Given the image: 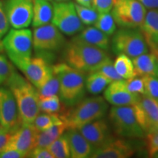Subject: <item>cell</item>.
Returning <instances> with one entry per match:
<instances>
[{"label": "cell", "instance_id": "29", "mask_svg": "<svg viewBox=\"0 0 158 158\" xmlns=\"http://www.w3.org/2000/svg\"><path fill=\"white\" fill-rule=\"evenodd\" d=\"M39 99L50 98L58 95L59 92V81L58 77L53 71V74L48 80L38 88H36Z\"/></svg>", "mask_w": 158, "mask_h": 158}, {"label": "cell", "instance_id": "16", "mask_svg": "<svg viewBox=\"0 0 158 158\" xmlns=\"http://www.w3.org/2000/svg\"><path fill=\"white\" fill-rule=\"evenodd\" d=\"M78 130L94 149L115 139L109 122L103 118L85 124Z\"/></svg>", "mask_w": 158, "mask_h": 158}, {"label": "cell", "instance_id": "52", "mask_svg": "<svg viewBox=\"0 0 158 158\" xmlns=\"http://www.w3.org/2000/svg\"><path fill=\"white\" fill-rule=\"evenodd\" d=\"M31 1H34V0H31Z\"/></svg>", "mask_w": 158, "mask_h": 158}, {"label": "cell", "instance_id": "3", "mask_svg": "<svg viewBox=\"0 0 158 158\" xmlns=\"http://www.w3.org/2000/svg\"><path fill=\"white\" fill-rule=\"evenodd\" d=\"M68 110L58 114L68 129L78 130L85 124L103 118L108 108L106 99L100 96L84 98Z\"/></svg>", "mask_w": 158, "mask_h": 158}, {"label": "cell", "instance_id": "35", "mask_svg": "<svg viewBox=\"0 0 158 158\" xmlns=\"http://www.w3.org/2000/svg\"><path fill=\"white\" fill-rule=\"evenodd\" d=\"M93 72L100 73L102 74L103 76L109 78L110 80H111L112 81H119L123 79L121 76H119V75L117 73L115 68H114V63L112 62V61L110 60V59L109 60L106 61V62L102 63L100 66H99L95 70L93 71Z\"/></svg>", "mask_w": 158, "mask_h": 158}, {"label": "cell", "instance_id": "14", "mask_svg": "<svg viewBox=\"0 0 158 158\" xmlns=\"http://www.w3.org/2000/svg\"><path fill=\"white\" fill-rule=\"evenodd\" d=\"M36 88L44 84L53 74V64L43 57L35 56L18 68Z\"/></svg>", "mask_w": 158, "mask_h": 158}, {"label": "cell", "instance_id": "39", "mask_svg": "<svg viewBox=\"0 0 158 158\" xmlns=\"http://www.w3.org/2000/svg\"><path fill=\"white\" fill-rule=\"evenodd\" d=\"M116 0H92V7L99 13H109Z\"/></svg>", "mask_w": 158, "mask_h": 158}, {"label": "cell", "instance_id": "7", "mask_svg": "<svg viewBox=\"0 0 158 158\" xmlns=\"http://www.w3.org/2000/svg\"><path fill=\"white\" fill-rule=\"evenodd\" d=\"M108 118L114 133L119 137L141 138L145 135L136 118L133 106H113L110 109Z\"/></svg>", "mask_w": 158, "mask_h": 158}, {"label": "cell", "instance_id": "34", "mask_svg": "<svg viewBox=\"0 0 158 158\" xmlns=\"http://www.w3.org/2000/svg\"><path fill=\"white\" fill-rule=\"evenodd\" d=\"M15 70V68L5 55L0 53V85L5 84Z\"/></svg>", "mask_w": 158, "mask_h": 158}, {"label": "cell", "instance_id": "4", "mask_svg": "<svg viewBox=\"0 0 158 158\" xmlns=\"http://www.w3.org/2000/svg\"><path fill=\"white\" fill-rule=\"evenodd\" d=\"M53 71L59 81V98L65 106L72 107L82 100L86 94L85 73L67 63L53 64Z\"/></svg>", "mask_w": 158, "mask_h": 158}, {"label": "cell", "instance_id": "15", "mask_svg": "<svg viewBox=\"0 0 158 158\" xmlns=\"http://www.w3.org/2000/svg\"><path fill=\"white\" fill-rule=\"evenodd\" d=\"M38 132L33 124L22 122L21 125L12 133L5 148L18 150L27 157L31 150L36 147Z\"/></svg>", "mask_w": 158, "mask_h": 158}, {"label": "cell", "instance_id": "24", "mask_svg": "<svg viewBox=\"0 0 158 158\" xmlns=\"http://www.w3.org/2000/svg\"><path fill=\"white\" fill-rule=\"evenodd\" d=\"M68 129L66 124L62 123L52 126L43 131H39L37 136L36 147L47 148L55 140L63 135Z\"/></svg>", "mask_w": 158, "mask_h": 158}, {"label": "cell", "instance_id": "13", "mask_svg": "<svg viewBox=\"0 0 158 158\" xmlns=\"http://www.w3.org/2000/svg\"><path fill=\"white\" fill-rule=\"evenodd\" d=\"M133 107L138 122L145 134L156 130L158 123V102L145 94H141Z\"/></svg>", "mask_w": 158, "mask_h": 158}, {"label": "cell", "instance_id": "1", "mask_svg": "<svg viewBox=\"0 0 158 158\" xmlns=\"http://www.w3.org/2000/svg\"><path fill=\"white\" fill-rule=\"evenodd\" d=\"M62 57L65 63L85 73L93 72L110 59L105 50L74 38L66 43Z\"/></svg>", "mask_w": 158, "mask_h": 158}, {"label": "cell", "instance_id": "28", "mask_svg": "<svg viewBox=\"0 0 158 158\" xmlns=\"http://www.w3.org/2000/svg\"><path fill=\"white\" fill-rule=\"evenodd\" d=\"M64 123L58 114H48L43 112L40 114L35 118L33 124L38 131H43L56 124Z\"/></svg>", "mask_w": 158, "mask_h": 158}, {"label": "cell", "instance_id": "36", "mask_svg": "<svg viewBox=\"0 0 158 158\" xmlns=\"http://www.w3.org/2000/svg\"><path fill=\"white\" fill-rule=\"evenodd\" d=\"M124 84L130 92L138 94H144L145 89L143 78L135 76L129 79H124Z\"/></svg>", "mask_w": 158, "mask_h": 158}, {"label": "cell", "instance_id": "19", "mask_svg": "<svg viewBox=\"0 0 158 158\" xmlns=\"http://www.w3.org/2000/svg\"><path fill=\"white\" fill-rule=\"evenodd\" d=\"M64 133L70 146L71 157H90L94 150V147L79 132L78 130L68 129Z\"/></svg>", "mask_w": 158, "mask_h": 158}, {"label": "cell", "instance_id": "12", "mask_svg": "<svg viewBox=\"0 0 158 158\" xmlns=\"http://www.w3.org/2000/svg\"><path fill=\"white\" fill-rule=\"evenodd\" d=\"M33 1L31 0H7L5 11L10 25L13 29H24L32 21Z\"/></svg>", "mask_w": 158, "mask_h": 158}, {"label": "cell", "instance_id": "27", "mask_svg": "<svg viewBox=\"0 0 158 158\" xmlns=\"http://www.w3.org/2000/svg\"><path fill=\"white\" fill-rule=\"evenodd\" d=\"M47 148L54 158L71 157L70 146L65 133L55 140Z\"/></svg>", "mask_w": 158, "mask_h": 158}, {"label": "cell", "instance_id": "22", "mask_svg": "<svg viewBox=\"0 0 158 158\" xmlns=\"http://www.w3.org/2000/svg\"><path fill=\"white\" fill-rule=\"evenodd\" d=\"M140 29L145 37L149 48L158 45V9H152L147 12Z\"/></svg>", "mask_w": 158, "mask_h": 158}, {"label": "cell", "instance_id": "45", "mask_svg": "<svg viewBox=\"0 0 158 158\" xmlns=\"http://www.w3.org/2000/svg\"><path fill=\"white\" fill-rule=\"evenodd\" d=\"M150 50L152 51V53H153L154 54L156 55L158 57V45H154V46L150 47Z\"/></svg>", "mask_w": 158, "mask_h": 158}, {"label": "cell", "instance_id": "8", "mask_svg": "<svg viewBox=\"0 0 158 158\" xmlns=\"http://www.w3.org/2000/svg\"><path fill=\"white\" fill-rule=\"evenodd\" d=\"M116 54H123L130 58L149 52V45L141 29L122 28L115 31L111 40Z\"/></svg>", "mask_w": 158, "mask_h": 158}, {"label": "cell", "instance_id": "10", "mask_svg": "<svg viewBox=\"0 0 158 158\" xmlns=\"http://www.w3.org/2000/svg\"><path fill=\"white\" fill-rule=\"evenodd\" d=\"M52 23L63 34L73 36L84 29V24L79 19L75 4L70 2H54Z\"/></svg>", "mask_w": 158, "mask_h": 158}, {"label": "cell", "instance_id": "17", "mask_svg": "<svg viewBox=\"0 0 158 158\" xmlns=\"http://www.w3.org/2000/svg\"><path fill=\"white\" fill-rule=\"evenodd\" d=\"M135 147L130 141L114 139L108 143L94 148L92 158H127L135 152Z\"/></svg>", "mask_w": 158, "mask_h": 158}, {"label": "cell", "instance_id": "11", "mask_svg": "<svg viewBox=\"0 0 158 158\" xmlns=\"http://www.w3.org/2000/svg\"><path fill=\"white\" fill-rule=\"evenodd\" d=\"M22 122L14 95L7 86H0V124L3 130L13 133Z\"/></svg>", "mask_w": 158, "mask_h": 158}, {"label": "cell", "instance_id": "44", "mask_svg": "<svg viewBox=\"0 0 158 158\" xmlns=\"http://www.w3.org/2000/svg\"><path fill=\"white\" fill-rule=\"evenodd\" d=\"M77 4L85 6V7H92V0H76Z\"/></svg>", "mask_w": 158, "mask_h": 158}, {"label": "cell", "instance_id": "40", "mask_svg": "<svg viewBox=\"0 0 158 158\" xmlns=\"http://www.w3.org/2000/svg\"><path fill=\"white\" fill-rule=\"evenodd\" d=\"M27 157L31 158H54L48 148L40 147H35Z\"/></svg>", "mask_w": 158, "mask_h": 158}, {"label": "cell", "instance_id": "9", "mask_svg": "<svg viewBox=\"0 0 158 158\" xmlns=\"http://www.w3.org/2000/svg\"><path fill=\"white\" fill-rule=\"evenodd\" d=\"M111 10L116 23L122 28L141 29L147 14L139 0H116Z\"/></svg>", "mask_w": 158, "mask_h": 158}, {"label": "cell", "instance_id": "48", "mask_svg": "<svg viewBox=\"0 0 158 158\" xmlns=\"http://www.w3.org/2000/svg\"><path fill=\"white\" fill-rule=\"evenodd\" d=\"M152 157H153V158H158V151L156 152L152 156Z\"/></svg>", "mask_w": 158, "mask_h": 158}, {"label": "cell", "instance_id": "25", "mask_svg": "<svg viewBox=\"0 0 158 158\" xmlns=\"http://www.w3.org/2000/svg\"><path fill=\"white\" fill-rule=\"evenodd\" d=\"M113 82L109 78L98 72L89 73L85 80L86 89L92 94H99Z\"/></svg>", "mask_w": 158, "mask_h": 158}, {"label": "cell", "instance_id": "38", "mask_svg": "<svg viewBox=\"0 0 158 158\" xmlns=\"http://www.w3.org/2000/svg\"><path fill=\"white\" fill-rule=\"evenodd\" d=\"M10 23L5 11V3L0 1V39L3 38L10 30Z\"/></svg>", "mask_w": 158, "mask_h": 158}, {"label": "cell", "instance_id": "49", "mask_svg": "<svg viewBox=\"0 0 158 158\" xmlns=\"http://www.w3.org/2000/svg\"><path fill=\"white\" fill-rule=\"evenodd\" d=\"M3 128H2V126H1V124H0V133H1V132L2 131H3Z\"/></svg>", "mask_w": 158, "mask_h": 158}, {"label": "cell", "instance_id": "47", "mask_svg": "<svg viewBox=\"0 0 158 158\" xmlns=\"http://www.w3.org/2000/svg\"><path fill=\"white\" fill-rule=\"evenodd\" d=\"M55 2H69L70 0H54Z\"/></svg>", "mask_w": 158, "mask_h": 158}, {"label": "cell", "instance_id": "26", "mask_svg": "<svg viewBox=\"0 0 158 158\" xmlns=\"http://www.w3.org/2000/svg\"><path fill=\"white\" fill-rule=\"evenodd\" d=\"M114 65L117 73L123 79H129L135 76L133 61L127 55L118 54Z\"/></svg>", "mask_w": 158, "mask_h": 158}, {"label": "cell", "instance_id": "31", "mask_svg": "<svg viewBox=\"0 0 158 158\" xmlns=\"http://www.w3.org/2000/svg\"><path fill=\"white\" fill-rule=\"evenodd\" d=\"M39 107L41 111L48 114H59L63 110L62 101L58 95L39 99Z\"/></svg>", "mask_w": 158, "mask_h": 158}, {"label": "cell", "instance_id": "46", "mask_svg": "<svg viewBox=\"0 0 158 158\" xmlns=\"http://www.w3.org/2000/svg\"><path fill=\"white\" fill-rule=\"evenodd\" d=\"M4 51H5V49H4L2 41H1V39H0V53H3Z\"/></svg>", "mask_w": 158, "mask_h": 158}, {"label": "cell", "instance_id": "50", "mask_svg": "<svg viewBox=\"0 0 158 158\" xmlns=\"http://www.w3.org/2000/svg\"><path fill=\"white\" fill-rule=\"evenodd\" d=\"M157 129H158V123L157 124V127H156V130H157Z\"/></svg>", "mask_w": 158, "mask_h": 158}, {"label": "cell", "instance_id": "5", "mask_svg": "<svg viewBox=\"0 0 158 158\" xmlns=\"http://www.w3.org/2000/svg\"><path fill=\"white\" fill-rule=\"evenodd\" d=\"M32 40L35 56L43 57L51 64L55 61L56 53L63 50L67 43L62 31L50 23L35 27Z\"/></svg>", "mask_w": 158, "mask_h": 158}, {"label": "cell", "instance_id": "6", "mask_svg": "<svg viewBox=\"0 0 158 158\" xmlns=\"http://www.w3.org/2000/svg\"><path fill=\"white\" fill-rule=\"evenodd\" d=\"M2 43L7 56L17 68L31 58L33 40L30 29H10L3 37Z\"/></svg>", "mask_w": 158, "mask_h": 158}, {"label": "cell", "instance_id": "37", "mask_svg": "<svg viewBox=\"0 0 158 158\" xmlns=\"http://www.w3.org/2000/svg\"><path fill=\"white\" fill-rule=\"evenodd\" d=\"M146 149L149 157L158 151V129L146 134Z\"/></svg>", "mask_w": 158, "mask_h": 158}, {"label": "cell", "instance_id": "51", "mask_svg": "<svg viewBox=\"0 0 158 158\" xmlns=\"http://www.w3.org/2000/svg\"><path fill=\"white\" fill-rule=\"evenodd\" d=\"M47 1H52V0H47Z\"/></svg>", "mask_w": 158, "mask_h": 158}, {"label": "cell", "instance_id": "21", "mask_svg": "<svg viewBox=\"0 0 158 158\" xmlns=\"http://www.w3.org/2000/svg\"><path fill=\"white\" fill-rule=\"evenodd\" d=\"M73 38L105 51L108 50L110 47L109 36L95 27H89L84 29Z\"/></svg>", "mask_w": 158, "mask_h": 158}, {"label": "cell", "instance_id": "42", "mask_svg": "<svg viewBox=\"0 0 158 158\" xmlns=\"http://www.w3.org/2000/svg\"><path fill=\"white\" fill-rule=\"evenodd\" d=\"M12 133L6 130H3L0 133V151L5 149L8 143Z\"/></svg>", "mask_w": 158, "mask_h": 158}, {"label": "cell", "instance_id": "33", "mask_svg": "<svg viewBox=\"0 0 158 158\" xmlns=\"http://www.w3.org/2000/svg\"><path fill=\"white\" fill-rule=\"evenodd\" d=\"M144 84V94L158 102V77L144 76L142 77Z\"/></svg>", "mask_w": 158, "mask_h": 158}, {"label": "cell", "instance_id": "18", "mask_svg": "<svg viewBox=\"0 0 158 158\" xmlns=\"http://www.w3.org/2000/svg\"><path fill=\"white\" fill-rule=\"evenodd\" d=\"M140 95L132 93L127 89L124 79L110 83L103 93L106 101L115 106H133L138 102Z\"/></svg>", "mask_w": 158, "mask_h": 158}, {"label": "cell", "instance_id": "41", "mask_svg": "<svg viewBox=\"0 0 158 158\" xmlns=\"http://www.w3.org/2000/svg\"><path fill=\"white\" fill-rule=\"evenodd\" d=\"M26 157L23 153L20 152L18 150L10 149V148H5L0 151V158H22Z\"/></svg>", "mask_w": 158, "mask_h": 158}, {"label": "cell", "instance_id": "32", "mask_svg": "<svg viewBox=\"0 0 158 158\" xmlns=\"http://www.w3.org/2000/svg\"><path fill=\"white\" fill-rule=\"evenodd\" d=\"M75 7L81 21L84 25L94 24L99 15V13L92 7H85V6L75 4Z\"/></svg>", "mask_w": 158, "mask_h": 158}, {"label": "cell", "instance_id": "43", "mask_svg": "<svg viewBox=\"0 0 158 158\" xmlns=\"http://www.w3.org/2000/svg\"><path fill=\"white\" fill-rule=\"evenodd\" d=\"M147 9H158V0H139Z\"/></svg>", "mask_w": 158, "mask_h": 158}, {"label": "cell", "instance_id": "2", "mask_svg": "<svg viewBox=\"0 0 158 158\" xmlns=\"http://www.w3.org/2000/svg\"><path fill=\"white\" fill-rule=\"evenodd\" d=\"M5 85L15 97L23 122L33 124L40 111L36 87L16 70L13 73Z\"/></svg>", "mask_w": 158, "mask_h": 158}, {"label": "cell", "instance_id": "30", "mask_svg": "<svg viewBox=\"0 0 158 158\" xmlns=\"http://www.w3.org/2000/svg\"><path fill=\"white\" fill-rule=\"evenodd\" d=\"M94 27L108 36L113 35L116 29V23L114 21V17L110 13H99V15Z\"/></svg>", "mask_w": 158, "mask_h": 158}, {"label": "cell", "instance_id": "20", "mask_svg": "<svg viewBox=\"0 0 158 158\" xmlns=\"http://www.w3.org/2000/svg\"><path fill=\"white\" fill-rule=\"evenodd\" d=\"M135 76L158 77V57L153 53H145L132 58Z\"/></svg>", "mask_w": 158, "mask_h": 158}, {"label": "cell", "instance_id": "23", "mask_svg": "<svg viewBox=\"0 0 158 158\" xmlns=\"http://www.w3.org/2000/svg\"><path fill=\"white\" fill-rule=\"evenodd\" d=\"M33 2L32 27L35 28L50 23L53 19L54 6L47 0H34Z\"/></svg>", "mask_w": 158, "mask_h": 158}]
</instances>
